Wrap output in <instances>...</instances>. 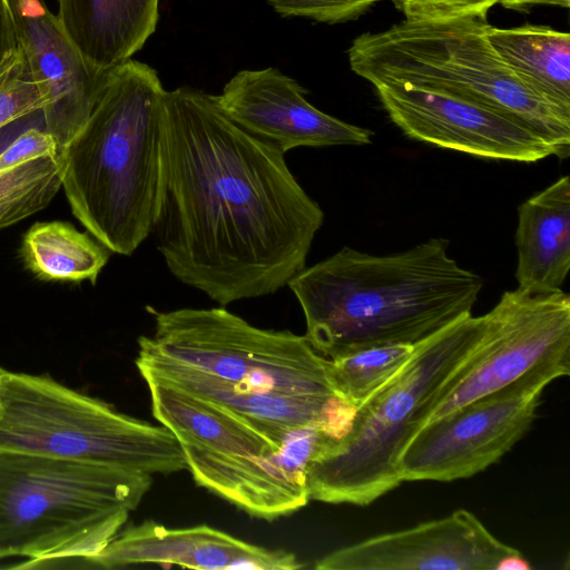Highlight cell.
Segmentation results:
<instances>
[{
  "label": "cell",
  "mask_w": 570,
  "mask_h": 570,
  "mask_svg": "<svg viewBox=\"0 0 570 570\" xmlns=\"http://www.w3.org/2000/svg\"><path fill=\"white\" fill-rule=\"evenodd\" d=\"M158 250L222 306L275 293L306 266L324 213L284 154L236 125L214 95L166 91Z\"/></svg>",
  "instance_id": "obj_1"
},
{
  "label": "cell",
  "mask_w": 570,
  "mask_h": 570,
  "mask_svg": "<svg viewBox=\"0 0 570 570\" xmlns=\"http://www.w3.org/2000/svg\"><path fill=\"white\" fill-rule=\"evenodd\" d=\"M136 366L227 411L285 448L317 426L340 439L356 407L337 391L331 360L304 335L256 327L224 307L151 312Z\"/></svg>",
  "instance_id": "obj_2"
},
{
  "label": "cell",
  "mask_w": 570,
  "mask_h": 570,
  "mask_svg": "<svg viewBox=\"0 0 570 570\" xmlns=\"http://www.w3.org/2000/svg\"><path fill=\"white\" fill-rule=\"evenodd\" d=\"M448 247L446 239L430 238L377 256L345 246L305 267L287 284L304 313V336L334 360L381 345H416L470 315L483 281Z\"/></svg>",
  "instance_id": "obj_3"
},
{
  "label": "cell",
  "mask_w": 570,
  "mask_h": 570,
  "mask_svg": "<svg viewBox=\"0 0 570 570\" xmlns=\"http://www.w3.org/2000/svg\"><path fill=\"white\" fill-rule=\"evenodd\" d=\"M165 97L157 72L129 59L109 70L89 118L60 151L72 214L119 255H131L158 223Z\"/></svg>",
  "instance_id": "obj_4"
},
{
  "label": "cell",
  "mask_w": 570,
  "mask_h": 570,
  "mask_svg": "<svg viewBox=\"0 0 570 570\" xmlns=\"http://www.w3.org/2000/svg\"><path fill=\"white\" fill-rule=\"evenodd\" d=\"M153 475L0 450V560H90L127 523Z\"/></svg>",
  "instance_id": "obj_5"
},
{
  "label": "cell",
  "mask_w": 570,
  "mask_h": 570,
  "mask_svg": "<svg viewBox=\"0 0 570 570\" xmlns=\"http://www.w3.org/2000/svg\"><path fill=\"white\" fill-rule=\"evenodd\" d=\"M487 20H406L356 37L347 50L354 73L373 87L406 85L461 97L522 120L564 159L570 116L523 85L487 38Z\"/></svg>",
  "instance_id": "obj_6"
},
{
  "label": "cell",
  "mask_w": 570,
  "mask_h": 570,
  "mask_svg": "<svg viewBox=\"0 0 570 570\" xmlns=\"http://www.w3.org/2000/svg\"><path fill=\"white\" fill-rule=\"evenodd\" d=\"M483 316L466 315L417 343L403 367L356 407L348 431L306 471L309 498L367 505L403 481L399 459L433 400L480 338Z\"/></svg>",
  "instance_id": "obj_7"
},
{
  "label": "cell",
  "mask_w": 570,
  "mask_h": 570,
  "mask_svg": "<svg viewBox=\"0 0 570 570\" xmlns=\"http://www.w3.org/2000/svg\"><path fill=\"white\" fill-rule=\"evenodd\" d=\"M0 450L146 474L187 470L179 443L163 425L129 416L48 375L0 367Z\"/></svg>",
  "instance_id": "obj_8"
},
{
  "label": "cell",
  "mask_w": 570,
  "mask_h": 570,
  "mask_svg": "<svg viewBox=\"0 0 570 570\" xmlns=\"http://www.w3.org/2000/svg\"><path fill=\"white\" fill-rule=\"evenodd\" d=\"M144 381L153 416L176 438L197 485L265 521L308 503V462L297 448H282L219 406L174 386Z\"/></svg>",
  "instance_id": "obj_9"
},
{
  "label": "cell",
  "mask_w": 570,
  "mask_h": 570,
  "mask_svg": "<svg viewBox=\"0 0 570 570\" xmlns=\"http://www.w3.org/2000/svg\"><path fill=\"white\" fill-rule=\"evenodd\" d=\"M482 316L479 341L438 392L424 424L523 376L570 374V296L563 291L517 287Z\"/></svg>",
  "instance_id": "obj_10"
},
{
  "label": "cell",
  "mask_w": 570,
  "mask_h": 570,
  "mask_svg": "<svg viewBox=\"0 0 570 570\" xmlns=\"http://www.w3.org/2000/svg\"><path fill=\"white\" fill-rule=\"evenodd\" d=\"M553 381L533 373L428 422L400 455L401 480L450 482L484 471L528 432Z\"/></svg>",
  "instance_id": "obj_11"
},
{
  "label": "cell",
  "mask_w": 570,
  "mask_h": 570,
  "mask_svg": "<svg viewBox=\"0 0 570 570\" xmlns=\"http://www.w3.org/2000/svg\"><path fill=\"white\" fill-rule=\"evenodd\" d=\"M409 138L475 157L534 163L554 150L522 120L461 97L406 85L374 87Z\"/></svg>",
  "instance_id": "obj_12"
},
{
  "label": "cell",
  "mask_w": 570,
  "mask_h": 570,
  "mask_svg": "<svg viewBox=\"0 0 570 570\" xmlns=\"http://www.w3.org/2000/svg\"><path fill=\"white\" fill-rule=\"evenodd\" d=\"M520 552L497 539L471 511L342 547L315 562L318 570H497Z\"/></svg>",
  "instance_id": "obj_13"
},
{
  "label": "cell",
  "mask_w": 570,
  "mask_h": 570,
  "mask_svg": "<svg viewBox=\"0 0 570 570\" xmlns=\"http://www.w3.org/2000/svg\"><path fill=\"white\" fill-rule=\"evenodd\" d=\"M306 90L276 68L242 70L214 96L242 129L281 153L297 147L367 145L373 131L330 116Z\"/></svg>",
  "instance_id": "obj_14"
},
{
  "label": "cell",
  "mask_w": 570,
  "mask_h": 570,
  "mask_svg": "<svg viewBox=\"0 0 570 570\" xmlns=\"http://www.w3.org/2000/svg\"><path fill=\"white\" fill-rule=\"evenodd\" d=\"M18 37L46 104L45 129L61 149L94 110L108 72L92 69L41 0H9Z\"/></svg>",
  "instance_id": "obj_15"
},
{
  "label": "cell",
  "mask_w": 570,
  "mask_h": 570,
  "mask_svg": "<svg viewBox=\"0 0 570 570\" xmlns=\"http://www.w3.org/2000/svg\"><path fill=\"white\" fill-rule=\"evenodd\" d=\"M88 562L101 568L175 564L207 570L304 567L292 552L252 544L209 525L167 528L151 520L122 528Z\"/></svg>",
  "instance_id": "obj_16"
},
{
  "label": "cell",
  "mask_w": 570,
  "mask_h": 570,
  "mask_svg": "<svg viewBox=\"0 0 570 570\" xmlns=\"http://www.w3.org/2000/svg\"><path fill=\"white\" fill-rule=\"evenodd\" d=\"M518 288L562 291L570 269V180L562 176L518 207Z\"/></svg>",
  "instance_id": "obj_17"
},
{
  "label": "cell",
  "mask_w": 570,
  "mask_h": 570,
  "mask_svg": "<svg viewBox=\"0 0 570 570\" xmlns=\"http://www.w3.org/2000/svg\"><path fill=\"white\" fill-rule=\"evenodd\" d=\"M159 0H58V20L86 62L107 72L155 32Z\"/></svg>",
  "instance_id": "obj_18"
},
{
  "label": "cell",
  "mask_w": 570,
  "mask_h": 570,
  "mask_svg": "<svg viewBox=\"0 0 570 570\" xmlns=\"http://www.w3.org/2000/svg\"><path fill=\"white\" fill-rule=\"evenodd\" d=\"M502 61L529 89L570 116V35L548 26L487 28Z\"/></svg>",
  "instance_id": "obj_19"
},
{
  "label": "cell",
  "mask_w": 570,
  "mask_h": 570,
  "mask_svg": "<svg viewBox=\"0 0 570 570\" xmlns=\"http://www.w3.org/2000/svg\"><path fill=\"white\" fill-rule=\"evenodd\" d=\"M109 249L67 222H38L24 234L21 256L26 267L47 282L92 285L109 259Z\"/></svg>",
  "instance_id": "obj_20"
},
{
  "label": "cell",
  "mask_w": 570,
  "mask_h": 570,
  "mask_svg": "<svg viewBox=\"0 0 570 570\" xmlns=\"http://www.w3.org/2000/svg\"><path fill=\"white\" fill-rule=\"evenodd\" d=\"M60 188L59 157L39 158L0 173V229L43 209Z\"/></svg>",
  "instance_id": "obj_21"
},
{
  "label": "cell",
  "mask_w": 570,
  "mask_h": 570,
  "mask_svg": "<svg viewBox=\"0 0 570 570\" xmlns=\"http://www.w3.org/2000/svg\"><path fill=\"white\" fill-rule=\"evenodd\" d=\"M414 347L411 344L381 345L331 360L338 393L358 407L403 367Z\"/></svg>",
  "instance_id": "obj_22"
},
{
  "label": "cell",
  "mask_w": 570,
  "mask_h": 570,
  "mask_svg": "<svg viewBox=\"0 0 570 570\" xmlns=\"http://www.w3.org/2000/svg\"><path fill=\"white\" fill-rule=\"evenodd\" d=\"M45 104L41 89L19 46L0 62V128L41 110Z\"/></svg>",
  "instance_id": "obj_23"
},
{
  "label": "cell",
  "mask_w": 570,
  "mask_h": 570,
  "mask_svg": "<svg viewBox=\"0 0 570 570\" xmlns=\"http://www.w3.org/2000/svg\"><path fill=\"white\" fill-rule=\"evenodd\" d=\"M283 17H303L318 22L356 20L381 0H265Z\"/></svg>",
  "instance_id": "obj_24"
},
{
  "label": "cell",
  "mask_w": 570,
  "mask_h": 570,
  "mask_svg": "<svg viewBox=\"0 0 570 570\" xmlns=\"http://www.w3.org/2000/svg\"><path fill=\"white\" fill-rule=\"evenodd\" d=\"M392 3L406 20H487L489 10L499 3V0H392Z\"/></svg>",
  "instance_id": "obj_25"
},
{
  "label": "cell",
  "mask_w": 570,
  "mask_h": 570,
  "mask_svg": "<svg viewBox=\"0 0 570 570\" xmlns=\"http://www.w3.org/2000/svg\"><path fill=\"white\" fill-rule=\"evenodd\" d=\"M60 156V147L43 126H33L19 134L0 154V173L22 164Z\"/></svg>",
  "instance_id": "obj_26"
},
{
  "label": "cell",
  "mask_w": 570,
  "mask_h": 570,
  "mask_svg": "<svg viewBox=\"0 0 570 570\" xmlns=\"http://www.w3.org/2000/svg\"><path fill=\"white\" fill-rule=\"evenodd\" d=\"M18 47L16 23L9 0H0V62Z\"/></svg>",
  "instance_id": "obj_27"
},
{
  "label": "cell",
  "mask_w": 570,
  "mask_h": 570,
  "mask_svg": "<svg viewBox=\"0 0 570 570\" xmlns=\"http://www.w3.org/2000/svg\"><path fill=\"white\" fill-rule=\"evenodd\" d=\"M33 126H43L41 110L21 117L0 128V154L19 134Z\"/></svg>",
  "instance_id": "obj_28"
},
{
  "label": "cell",
  "mask_w": 570,
  "mask_h": 570,
  "mask_svg": "<svg viewBox=\"0 0 570 570\" xmlns=\"http://www.w3.org/2000/svg\"><path fill=\"white\" fill-rule=\"evenodd\" d=\"M499 3L505 9L515 11H529L533 6H558L564 9L570 7V0H499Z\"/></svg>",
  "instance_id": "obj_29"
},
{
  "label": "cell",
  "mask_w": 570,
  "mask_h": 570,
  "mask_svg": "<svg viewBox=\"0 0 570 570\" xmlns=\"http://www.w3.org/2000/svg\"><path fill=\"white\" fill-rule=\"evenodd\" d=\"M530 564L522 557L521 552L508 556L504 558L497 570H529Z\"/></svg>",
  "instance_id": "obj_30"
},
{
  "label": "cell",
  "mask_w": 570,
  "mask_h": 570,
  "mask_svg": "<svg viewBox=\"0 0 570 570\" xmlns=\"http://www.w3.org/2000/svg\"><path fill=\"white\" fill-rule=\"evenodd\" d=\"M3 406H2V391H1V380H0V417L2 415Z\"/></svg>",
  "instance_id": "obj_31"
}]
</instances>
